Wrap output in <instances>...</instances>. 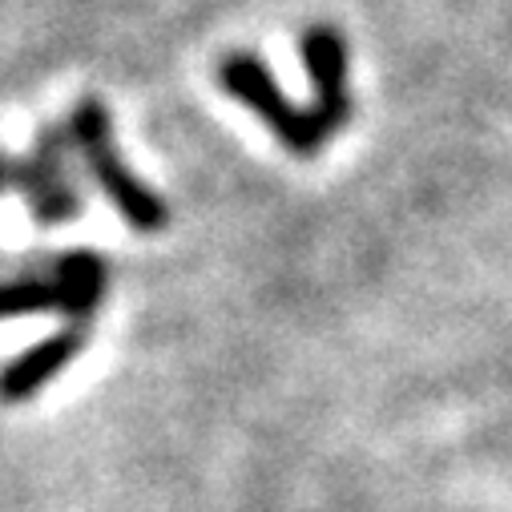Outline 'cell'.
I'll list each match as a JSON object with an SVG mask.
<instances>
[{
	"mask_svg": "<svg viewBox=\"0 0 512 512\" xmlns=\"http://www.w3.org/2000/svg\"><path fill=\"white\" fill-rule=\"evenodd\" d=\"M69 138H73V150H77L81 166L101 186V194L113 202V210L130 222V230H138V234L166 230L170 210L130 166L121 162L117 142H113V117H109L101 97H81L73 105V113H69Z\"/></svg>",
	"mask_w": 512,
	"mask_h": 512,
	"instance_id": "1",
	"label": "cell"
},
{
	"mask_svg": "<svg viewBox=\"0 0 512 512\" xmlns=\"http://www.w3.org/2000/svg\"><path fill=\"white\" fill-rule=\"evenodd\" d=\"M218 85L238 101L246 105L250 113H259L267 130L295 154V158H319V150L335 138L327 125L315 117V109H299L271 77V69L254 57V53H226L218 61Z\"/></svg>",
	"mask_w": 512,
	"mask_h": 512,
	"instance_id": "2",
	"label": "cell"
},
{
	"mask_svg": "<svg viewBox=\"0 0 512 512\" xmlns=\"http://www.w3.org/2000/svg\"><path fill=\"white\" fill-rule=\"evenodd\" d=\"M73 138H69V125H45L37 134L33 150L17 162H9V186L25 194L29 210H33V222L37 226H69L85 198H81V186L73 178Z\"/></svg>",
	"mask_w": 512,
	"mask_h": 512,
	"instance_id": "3",
	"label": "cell"
},
{
	"mask_svg": "<svg viewBox=\"0 0 512 512\" xmlns=\"http://www.w3.org/2000/svg\"><path fill=\"white\" fill-rule=\"evenodd\" d=\"M303 69L315 85V117L327 125L331 134H339L351 121V49L347 37L335 25H311L299 41Z\"/></svg>",
	"mask_w": 512,
	"mask_h": 512,
	"instance_id": "4",
	"label": "cell"
},
{
	"mask_svg": "<svg viewBox=\"0 0 512 512\" xmlns=\"http://www.w3.org/2000/svg\"><path fill=\"white\" fill-rule=\"evenodd\" d=\"M85 335H89L85 327H65V331L41 339L37 347H29L25 355H17L0 371V400H9V404L33 400L45 383H53L85 351Z\"/></svg>",
	"mask_w": 512,
	"mask_h": 512,
	"instance_id": "5",
	"label": "cell"
},
{
	"mask_svg": "<svg viewBox=\"0 0 512 512\" xmlns=\"http://www.w3.org/2000/svg\"><path fill=\"white\" fill-rule=\"evenodd\" d=\"M53 279L61 287V311L73 327H85L93 323L105 291H109V267L97 250H85V246H73L65 250L61 259L53 263Z\"/></svg>",
	"mask_w": 512,
	"mask_h": 512,
	"instance_id": "6",
	"label": "cell"
},
{
	"mask_svg": "<svg viewBox=\"0 0 512 512\" xmlns=\"http://www.w3.org/2000/svg\"><path fill=\"white\" fill-rule=\"evenodd\" d=\"M61 311V287L57 279H9L0 283V319H21V315H41V311Z\"/></svg>",
	"mask_w": 512,
	"mask_h": 512,
	"instance_id": "7",
	"label": "cell"
},
{
	"mask_svg": "<svg viewBox=\"0 0 512 512\" xmlns=\"http://www.w3.org/2000/svg\"><path fill=\"white\" fill-rule=\"evenodd\" d=\"M5 186H9V158L0 154V190H5Z\"/></svg>",
	"mask_w": 512,
	"mask_h": 512,
	"instance_id": "8",
	"label": "cell"
}]
</instances>
